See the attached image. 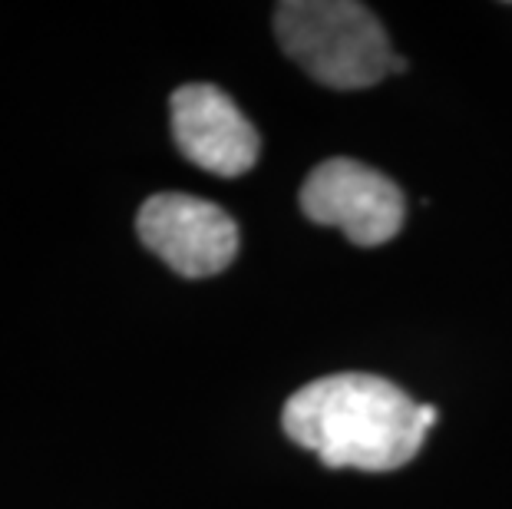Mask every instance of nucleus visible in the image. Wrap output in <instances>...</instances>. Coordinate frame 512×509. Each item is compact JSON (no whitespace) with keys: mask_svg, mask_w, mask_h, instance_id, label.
Segmentation results:
<instances>
[{"mask_svg":"<svg viewBox=\"0 0 512 509\" xmlns=\"http://www.w3.org/2000/svg\"><path fill=\"white\" fill-rule=\"evenodd\" d=\"M136 232L172 272L182 278H209L232 265L238 252V225L215 202L185 192H159L136 215Z\"/></svg>","mask_w":512,"mask_h":509,"instance_id":"nucleus-4","label":"nucleus"},{"mask_svg":"<svg viewBox=\"0 0 512 509\" xmlns=\"http://www.w3.org/2000/svg\"><path fill=\"white\" fill-rule=\"evenodd\" d=\"M172 136L185 159L225 179L252 169L261 149L248 116L209 83H185L172 93Z\"/></svg>","mask_w":512,"mask_h":509,"instance_id":"nucleus-5","label":"nucleus"},{"mask_svg":"<svg viewBox=\"0 0 512 509\" xmlns=\"http://www.w3.org/2000/svg\"><path fill=\"white\" fill-rule=\"evenodd\" d=\"M301 209L311 222L334 225L361 248L390 242L407 219L397 182L357 159L321 162L301 186Z\"/></svg>","mask_w":512,"mask_h":509,"instance_id":"nucleus-3","label":"nucleus"},{"mask_svg":"<svg viewBox=\"0 0 512 509\" xmlns=\"http://www.w3.org/2000/svg\"><path fill=\"white\" fill-rule=\"evenodd\" d=\"M275 34L281 50L331 90H364L397 67L380 20L354 0H285L275 7Z\"/></svg>","mask_w":512,"mask_h":509,"instance_id":"nucleus-2","label":"nucleus"},{"mask_svg":"<svg viewBox=\"0 0 512 509\" xmlns=\"http://www.w3.org/2000/svg\"><path fill=\"white\" fill-rule=\"evenodd\" d=\"M437 407L413 404L397 384L374 374H331L288 397L281 427L334 470H397L417 457Z\"/></svg>","mask_w":512,"mask_h":509,"instance_id":"nucleus-1","label":"nucleus"}]
</instances>
